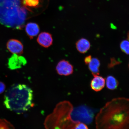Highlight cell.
Wrapping results in <instances>:
<instances>
[{
  "instance_id": "6da1fadb",
  "label": "cell",
  "mask_w": 129,
  "mask_h": 129,
  "mask_svg": "<svg viewBox=\"0 0 129 129\" xmlns=\"http://www.w3.org/2000/svg\"><path fill=\"white\" fill-rule=\"evenodd\" d=\"M96 129H129V99L118 98L106 103L97 114Z\"/></svg>"
},
{
  "instance_id": "7a4b0ae2",
  "label": "cell",
  "mask_w": 129,
  "mask_h": 129,
  "mask_svg": "<svg viewBox=\"0 0 129 129\" xmlns=\"http://www.w3.org/2000/svg\"><path fill=\"white\" fill-rule=\"evenodd\" d=\"M33 91L26 85L14 84L5 93L4 103L9 110L20 114L27 112L32 104Z\"/></svg>"
},
{
  "instance_id": "3957f363",
  "label": "cell",
  "mask_w": 129,
  "mask_h": 129,
  "mask_svg": "<svg viewBox=\"0 0 129 129\" xmlns=\"http://www.w3.org/2000/svg\"><path fill=\"white\" fill-rule=\"evenodd\" d=\"M73 106L69 101L57 104L52 113L45 119L46 129H74L78 121L74 112Z\"/></svg>"
},
{
  "instance_id": "277c9868",
  "label": "cell",
  "mask_w": 129,
  "mask_h": 129,
  "mask_svg": "<svg viewBox=\"0 0 129 129\" xmlns=\"http://www.w3.org/2000/svg\"><path fill=\"white\" fill-rule=\"evenodd\" d=\"M20 0H0V23L9 28L20 29L26 19V9Z\"/></svg>"
},
{
  "instance_id": "5b68a950",
  "label": "cell",
  "mask_w": 129,
  "mask_h": 129,
  "mask_svg": "<svg viewBox=\"0 0 129 129\" xmlns=\"http://www.w3.org/2000/svg\"><path fill=\"white\" fill-rule=\"evenodd\" d=\"M74 112L79 122L89 123L92 120L93 113L86 106H82L74 108Z\"/></svg>"
},
{
  "instance_id": "8992f818",
  "label": "cell",
  "mask_w": 129,
  "mask_h": 129,
  "mask_svg": "<svg viewBox=\"0 0 129 129\" xmlns=\"http://www.w3.org/2000/svg\"><path fill=\"white\" fill-rule=\"evenodd\" d=\"M26 63V59L23 56L14 54L9 59L8 67L11 70H15L21 68Z\"/></svg>"
},
{
  "instance_id": "52a82bcc",
  "label": "cell",
  "mask_w": 129,
  "mask_h": 129,
  "mask_svg": "<svg viewBox=\"0 0 129 129\" xmlns=\"http://www.w3.org/2000/svg\"><path fill=\"white\" fill-rule=\"evenodd\" d=\"M56 70L59 75L67 76L73 73V67L68 61L65 60H61L56 66Z\"/></svg>"
},
{
  "instance_id": "ba28073f",
  "label": "cell",
  "mask_w": 129,
  "mask_h": 129,
  "mask_svg": "<svg viewBox=\"0 0 129 129\" xmlns=\"http://www.w3.org/2000/svg\"><path fill=\"white\" fill-rule=\"evenodd\" d=\"M6 47L9 51L13 54H23V46L19 40L15 39H11L8 41Z\"/></svg>"
},
{
  "instance_id": "9c48e42d",
  "label": "cell",
  "mask_w": 129,
  "mask_h": 129,
  "mask_svg": "<svg viewBox=\"0 0 129 129\" xmlns=\"http://www.w3.org/2000/svg\"><path fill=\"white\" fill-rule=\"evenodd\" d=\"M37 41L39 44L43 47H49L52 45L53 43L52 35L48 32H41L39 35Z\"/></svg>"
},
{
  "instance_id": "30bf717a",
  "label": "cell",
  "mask_w": 129,
  "mask_h": 129,
  "mask_svg": "<svg viewBox=\"0 0 129 129\" xmlns=\"http://www.w3.org/2000/svg\"><path fill=\"white\" fill-rule=\"evenodd\" d=\"M94 77L91 80L90 86L93 91L96 92L100 91L104 87L105 79L104 77L99 75Z\"/></svg>"
},
{
  "instance_id": "8fae6325",
  "label": "cell",
  "mask_w": 129,
  "mask_h": 129,
  "mask_svg": "<svg viewBox=\"0 0 129 129\" xmlns=\"http://www.w3.org/2000/svg\"><path fill=\"white\" fill-rule=\"evenodd\" d=\"M25 31L27 35L32 39L39 33L40 28L38 24L34 22H29L25 27Z\"/></svg>"
},
{
  "instance_id": "7c38bea8",
  "label": "cell",
  "mask_w": 129,
  "mask_h": 129,
  "mask_svg": "<svg viewBox=\"0 0 129 129\" xmlns=\"http://www.w3.org/2000/svg\"><path fill=\"white\" fill-rule=\"evenodd\" d=\"M77 49L82 54L86 53L90 49L91 44L87 40L82 38L79 40L76 43Z\"/></svg>"
},
{
  "instance_id": "4fadbf2b",
  "label": "cell",
  "mask_w": 129,
  "mask_h": 129,
  "mask_svg": "<svg viewBox=\"0 0 129 129\" xmlns=\"http://www.w3.org/2000/svg\"><path fill=\"white\" fill-rule=\"evenodd\" d=\"M88 64V69L93 76L99 75V68L101 65L99 59L97 58H93Z\"/></svg>"
},
{
  "instance_id": "5bb4252c",
  "label": "cell",
  "mask_w": 129,
  "mask_h": 129,
  "mask_svg": "<svg viewBox=\"0 0 129 129\" xmlns=\"http://www.w3.org/2000/svg\"><path fill=\"white\" fill-rule=\"evenodd\" d=\"M106 86L108 89L114 90L117 88L119 84L116 79L112 76H108L106 79Z\"/></svg>"
},
{
  "instance_id": "9a60e30c",
  "label": "cell",
  "mask_w": 129,
  "mask_h": 129,
  "mask_svg": "<svg viewBox=\"0 0 129 129\" xmlns=\"http://www.w3.org/2000/svg\"><path fill=\"white\" fill-rule=\"evenodd\" d=\"M0 129H15L12 123L5 119L0 118Z\"/></svg>"
},
{
  "instance_id": "2e32d148",
  "label": "cell",
  "mask_w": 129,
  "mask_h": 129,
  "mask_svg": "<svg viewBox=\"0 0 129 129\" xmlns=\"http://www.w3.org/2000/svg\"><path fill=\"white\" fill-rule=\"evenodd\" d=\"M120 47L122 52L129 54V41L128 40H124L121 42Z\"/></svg>"
},
{
  "instance_id": "e0dca14e",
  "label": "cell",
  "mask_w": 129,
  "mask_h": 129,
  "mask_svg": "<svg viewBox=\"0 0 129 129\" xmlns=\"http://www.w3.org/2000/svg\"><path fill=\"white\" fill-rule=\"evenodd\" d=\"M74 129H88V127L85 124L82 122H79L76 125Z\"/></svg>"
},
{
  "instance_id": "ac0fdd59",
  "label": "cell",
  "mask_w": 129,
  "mask_h": 129,
  "mask_svg": "<svg viewBox=\"0 0 129 129\" xmlns=\"http://www.w3.org/2000/svg\"><path fill=\"white\" fill-rule=\"evenodd\" d=\"M6 88V85L5 84L2 82H0V94L4 92Z\"/></svg>"
},
{
  "instance_id": "d6986e66",
  "label": "cell",
  "mask_w": 129,
  "mask_h": 129,
  "mask_svg": "<svg viewBox=\"0 0 129 129\" xmlns=\"http://www.w3.org/2000/svg\"><path fill=\"white\" fill-rule=\"evenodd\" d=\"M92 57L91 55H89L85 57L84 59V62L85 64H88L91 62L92 60Z\"/></svg>"
},
{
  "instance_id": "ffe728a7",
  "label": "cell",
  "mask_w": 129,
  "mask_h": 129,
  "mask_svg": "<svg viewBox=\"0 0 129 129\" xmlns=\"http://www.w3.org/2000/svg\"><path fill=\"white\" fill-rule=\"evenodd\" d=\"M127 39L129 41V31L128 33V34H127Z\"/></svg>"
},
{
  "instance_id": "44dd1931",
  "label": "cell",
  "mask_w": 129,
  "mask_h": 129,
  "mask_svg": "<svg viewBox=\"0 0 129 129\" xmlns=\"http://www.w3.org/2000/svg\"><path fill=\"white\" fill-rule=\"evenodd\" d=\"M128 66H129V63Z\"/></svg>"
}]
</instances>
